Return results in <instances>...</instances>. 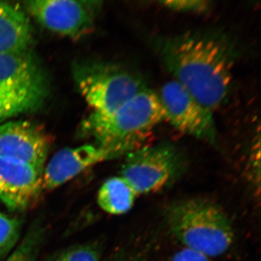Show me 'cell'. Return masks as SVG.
Segmentation results:
<instances>
[{
  "mask_svg": "<svg viewBox=\"0 0 261 261\" xmlns=\"http://www.w3.org/2000/svg\"><path fill=\"white\" fill-rule=\"evenodd\" d=\"M156 49L163 65L206 109L214 113L232 85L237 51L219 32H190L161 38Z\"/></svg>",
  "mask_w": 261,
  "mask_h": 261,
  "instance_id": "6da1fadb",
  "label": "cell"
},
{
  "mask_svg": "<svg viewBox=\"0 0 261 261\" xmlns=\"http://www.w3.org/2000/svg\"><path fill=\"white\" fill-rule=\"evenodd\" d=\"M166 121L159 94L147 88L109 114L92 113L82 129L115 158L143 147L152 130Z\"/></svg>",
  "mask_w": 261,
  "mask_h": 261,
  "instance_id": "7a4b0ae2",
  "label": "cell"
},
{
  "mask_svg": "<svg viewBox=\"0 0 261 261\" xmlns=\"http://www.w3.org/2000/svg\"><path fill=\"white\" fill-rule=\"evenodd\" d=\"M170 231L185 248L209 257L219 256L232 245L234 233L222 209L204 199H188L166 211Z\"/></svg>",
  "mask_w": 261,
  "mask_h": 261,
  "instance_id": "3957f363",
  "label": "cell"
},
{
  "mask_svg": "<svg viewBox=\"0 0 261 261\" xmlns=\"http://www.w3.org/2000/svg\"><path fill=\"white\" fill-rule=\"evenodd\" d=\"M47 90V77L28 49L0 54V122L38 109Z\"/></svg>",
  "mask_w": 261,
  "mask_h": 261,
  "instance_id": "277c9868",
  "label": "cell"
},
{
  "mask_svg": "<svg viewBox=\"0 0 261 261\" xmlns=\"http://www.w3.org/2000/svg\"><path fill=\"white\" fill-rule=\"evenodd\" d=\"M74 76L81 93L96 114H109L148 88L138 72L116 63L82 64L75 68Z\"/></svg>",
  "mask_w": 261,
  "mask_h": 261,
  "instance_id": "5b68a950",
  "label": "cell"
},
{
  "mask_svg": "<svg viewBox=\"0 0 261 261\" xmlns=\"http://www.w3.org/2000/svg\"><path fill=\"white\" fill-rule=\"evenodd\" d=\"M184 166L179 149L163 142L127 154L120 176L140 196L162 190L177 177Z\"/></svg>",
  "mask_w": 261,
  "mask_h": 261,
  "instance_id": "8992f818",
  "label": "cell"
},
{
  "mask_svg": "<svg viewBox=\"0 0 261 261\" xmlns=\"http://www.w3.org/2000/svg\"><path fill=\"white\" fill-rule=\"evenodd\" d=\"M158 94L166 121L176 129L198 140L216 143L217 130L214 113L203 107L181 84L170 81Z\"/></svg>",
  "mask_w": 261,
  "mask_h": 261,
  "instance_id": "52a82bcc",
  "label": "cell"
},
{
  "mask_svg": "<svg viewBox=\"0 0 261 261\" xmlns=\"http://www.w3.org/2000/svg\"><path fill=\"white\" fill-rule=\"evenodd\" d=\"M25 8L44 28L51 32L76 37L93 27L102 2L73 0H35Z\"/></svg>",
  "mask_w": 261,
  "mask_h": 261,
  "instance_id": "ba28073f",
  "label": "cell"
},
{
  "mask_svg": "<svg viewBox=\"0 0 261 261\" xmlns=\"http://www.w3.org/2000/svg\"><path fill=\"white\" fill-rule=\"evenodd\" d=\"M49 144L47 134L32 122L0 123V157L27 163L43 171Z\"/></svg>",
  "mask_w": 261,
  "mask_h": 261,
  "instance_id": "9c48e42d",
  "label": "cell"
},
{
  "mask_svg": "<svg viewBox=\"0 0 261 261\" xmlns=\"http://www.w3.org/2000/svg\"><path fill=\"white\" fill-rule=\"evenodd\" d=\"M42 173L27 163L0 157V201L11 211L28 208L43 190Z\"/></svg>",
  "mask_w": 261,
  "mask_h": 261,
  "instance_id": "30bf717a",
  "label": "cell"
},
{
  "mask_svg": "<svg viewBox=\"0 0 261 261\" xmlns=\"http://www.w3.org/2000/svg\"><path fill=\"white\" fill-rule=\"evenodd\" d=\"M111 152L97 145L64 148L57 152L42 173V189L53 190L97 163L113 159Z\"/></svg>",
  "mask_w": 261,
  "mask_h": 261,
  "instance_id": "8fae6325",
  "label": "cell"
},
{
  "mask_svg": "<svg viewBox=\"0 0 261 261\" xmlns=\"http://www.w3.org/2000/svg\"><path fill=\"white\" fill-rule=\"evenodd\" d=\"M32 39V29L18 7L0 2V54L25 50Z\"/></svg>",
  "mask_w": 261,
  "mask_h": 261,
  "instance_id": "7c38bea8",
  "label": "cell"
},
{
  "mask_svg": "<svg viewBox=\"0 0 261 261\" xmlns=\"http://www.w3.org/2000/svg\"><path fill=\"white\" fill-rule=\"evenodd\" d=\"M138 195L121 176L108 178L99 188L97 203L111 215L126 214L135 205Z\"/></svg>",
  "mask_w": 261,
  "mask_h": 261,
  "instance_id": "4fadbf2b",
  "label": "cell"
},
{
  "mask_svg": "<svg viewBox=\"0 0 261 261\" xmlns=\"http://www.w3.org/2000/svg\"><path fill=\"white\" fill-rule=\"evenodd\" d=\"M21 224L16 218L0 212V261L14 248L20 236Z\"/></svg>",
  "mask_w": 261,
  "mask_h": 261,
  "instance_id": "5bb4252c",
  "label": "cell"
},
{
  "mask_svg": "<svg viewBox=\"0 0 261 261\" xmlns=\"http://www.w3.org/2000/svg\"><path fill=\"white\" fill-rule=\"evenodd\" d=\"M39 238L37 231L29 233L5 261H33Z\"/></svg>",
  "mask_w": 261,
  "mask_h": 261,
  "instance_id": "9a60e30c",
  "label": "cell"
},
{
  "mask_svg": "<svg viewBox=\"0 0 261 261\" xmlns=\"http://www.w3.org/2000/svg\"><path fill=\"white\" fill-rule=\"evenodd\" d=\"M56 261H100V253L94 245H81L65 252Z\"/></svg>",
  "mask_w": 261,
  "mask_h": 261,
  "instance_id": "2e32d148",
  "label": "cell"
},
{
  "mask_svg": "<svg viewBox=\"0 0 261 261\" xmlns=\"http://www.w3.org/2000/svg\"><path fill=\"white\" fill-rule=\"evenodd\" d=\"M165 8L181 13H203L210 8V2L205 0H169L161 2Z\"/></svg>",
  "mask_w": 261,
  "mask_h": 261,
  "instance_id": "e0dca14e",
  "label": "cell"
},
{
  "mask_svg": "<svg viewBox=\"0 0 261 261\" xmlns=\"http://www.w3.org/2000/svg\"><path fill=\"white\" fill-rule=\"evenodd\" d=\"M171 261H211V257L200 252L184 248L173 255Z\"/></svg>",
  "mask_w": 261,
  "mask_h": 261,
  "instance_id": "ac0fdd59",
  "label": "cell"
},
{
  "mask_svg": "<svg viewBox=\"0 0 261 261\" xmlns=\"http://www.w3.org/2000/svg\"><path fill=\"white\" fill-rule=\"evenodd\" d=\"M116 261H141V260H139V259H137V257H135L133 256H128V257H121V259H118V260H117Z\"/></svg>",
  "mask_w": 261,
  "mask_h": 261,
  "instance_id": "d6986e66",
  "label": "cell"
}]
</instances>
